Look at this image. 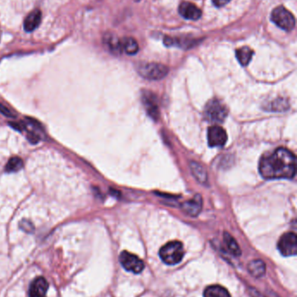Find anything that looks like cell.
<instances>
[{"mask_svg":"<svg viewBox=\"0 0 297 297\" xmlns=\"http://www.w3.org/2000/svg\"><path fill=\"white\" fill-rule=\"evenodd\" d=\"M0 113L3 114L4 116L9 117V118H14L15 117L14 113L11 109H8L7 107L4 106L3 104H0Z\"/></svg>","mask_w":297,"mask_h":297,"instance_id":"603a6c76","label":"cell"},{"mask_svg":"<svg viewBox=\"0 0 297 297\" xmlns=\"http://www.w3.org/2000/svg\"><path fill=\"white\" fill-rule=\"evenodd\" d=\"M135 1H139V0H135Z\"/></svg>","mask_w":297,"mask_h":297,"instance_id":"4316f807","label":"cell"},{"mask_svg":"<svg viewBox=\"0 0 297 297\" xmlns=\"http://www.w3.org/2000/svg\"><path fill=\"white\" fill-rule=\"evenodd\" d=\"M9 125L12 128L14 129L15 131H18V132H23L24 128H25L24 125L22 124H20V123L12 122L10 123Z\"/></svg>","mask_w":297,"mask_h":297,"instance_id":"d4e9b609","label":"cell"},{"mask_svg":"<svg viewBox=\"0 0 297 297\" xmlns=\"http://www.w3.org/2000/svg\"><path fill=\"white\" fill-rule=\"evenodd\" d=\"M228 116V108L218 99H211L206 104L204 116L207 121L219 124L224 121Z\"/></svg>","mask_w":297,"mask_h":297,"instance_id":"3957f363","label":"cell"},{"mask_svg":"<svg viewBox=\"0 0 297 297\" xmlns=\"http://www.w3.org/2000/svg\"><path fill=\"white\" fill-rule=\"evenodd\" d=\"M120 262L121 266L128 272L139 274L143 271L145 264L142 260L133 254L127 251L121 252L120 256Z\"/></svg>","mask_w":297,"mask_h":297,"instance_id":"8992f818","label":"cell"},{"mask_svg":"<svg viewBox=\"0 0 297 297\" xmlns=\"http://www.w3.org/2000/svg\"><path fill=\"white\" fill-rule=\"evenodd\" d=\"M160 257L168 265H176L183 259L185 251L180 242H169L160 250Z\"/></svg>","mask_w":297,"mask_h":297,"instance_id":"7a4b0ae2","label":"cell"},{"mask_svg":"<svg viewBox=\"0 0 297 297\" xmlns=\"http://www.w3.org/2000/svg\"><path fill=\"white\" fill-rule=\"evenodd\" d=\"M296 160L291 151L279 148L260 160L259 172L267 180L291 179L295 175Z\"/></svg>","mask_w":297,"mask_h":297,"instance_id":"6da1fadb","label":"cell"},{"mask_svg":"<svg viewBox=\"0 0 297 297\" xmlns=\"http://www.w3.org/2000/svg\"><path fill=\"white\" fill-rule=\"evenodd\" d=\"M190 168H191L192 174L194 175L197 181L201 184H206L208 182V173L203 166L196 162H192L190 163Z\"/></svg>","mask_w":297,"mask_h":297,"instance_id":"2e32d148","label":"cell"},{"mask_svg":"<svg viewBox=\"0 0 297 297\" xmlns=\"http://www.w3.org/2000/svg\"><path fill=\"white\" fill-rule=\"evenodd\" d=\"M41 13L40 11H33L32 13H30L24 22V27L26 31H34L35 29L38 27L40 22H41Z\"/></svg>","mask_w":297,"mask_h":297,"instance_id":"4fadbf2b","label":"cell"},{"mask_svg":"<svg viewBox=\"0 0 297 297\" xmlns=\"http://www.w3.org/2000/svg\"><path fill=\"white\" fill-rule=\"evenodd\" d=\"M228 141V135L224 129L218 125L211 126L208 131V142L210 147H222Z\"/></svg>","mask_w":297,"mask_h":297,"instance_id":"ba28073f","label":"cell"},{"mask_svg":"<svg viewBox=\"0 0 297 297\" xmlns=\"http://www.w3.org/2000/svg\"><path fill=\"white\" fill-rule=\"evenodd\" d=\"M254 51L250 47H242L236 50V57L241 66H246L250 64L253 56Z\"/></svg>","mask_w":297,"mask_h":297,"instance_id":"d6986e66","label":"cell"},{"mask_svg":"<svg viewBox=\"0 0 297 297\" xmlns=\"http://www.w3.org/2000/svg\"><path fill=\"white\" fill-rule=\"evenodd\" d=\"M142 103L149 116L157 120L160 116V111L157 99L155 95L152 92L144 91L142 94Z\"/></svg>","mask_w":297,"mask_h":297,"instance_id":"9c48e42d","label":"cell"},{"mask_svg":"<svg viewBox=\"0 0 297 297\" xmlns=\"http://www.w3.org/2000/svg\"><path fill=\"white\" fill-rule=\"evenodd\" d=\"M27 139L32 144H38V141L40 140V138L36 132H30L27 134Z\"/></svg>","mask_w":297,"mask_h":297,"instance_id":"cb8c5ba5","label":"cell"},{"mask_svg":"<svg viewBox=\"0 0 297 297\" xmlns=\"http://www.w3.org/2000/svg\"><path fill=\"white\" fill-rule=\"evenodd\" d=\"M224 243L226 245V248L228 250V252L234 256V257H240V247L238 245L236 241L234 240V238L228 233H225L224 234Z\"/></svg>","mask_w":297,"mask_h":297,"instance_id":"ac0fdd59","label":"cell"},{"mask_svg":"<svg viewBox=\"0 0 297 297\" xmlns=\"http://www.w3.org/2000/svg\"><path fill=\"white\" fill-rule=\"evenodd\" d=\"M20 228H22L23 230L26 231V233H32L34 230V227H33L32 222H30L26 219L20 222Z\"/></svg>","mask_w":297,"mask_h":297,"instance_id":"7402d4cb","label":"cell"},{"mask_svg":"<svg viewBox=\"0 0 297 297\" xmlns=\"http://www.w3.org/2000/svg\"><path fill=\"white\" fill-rule=\"evenodd\" d=\"M179 13L184 19L189 20H198L202 17L201 10L195 5L189 2H183L179 7Z\"/></svg>","mask_w":297,"mask_h":297,"instance_id":"7c38bea8","label":"cell"},{"mask_svg":"<svg viewBox=\"0 0 297 297\" xmlns=\"http://www.w3.org/2000/svg\"><path fill=\"white\" fill-rule=\"evenodd\" d=\"M203 294L204 297H231L229 292L221 285L209 286Z\"/></svg>","mask_w":297,"mask_h":297,"instance_id":"5bb4252c","label":"cell"},{"mask_svg":"<svg viewBox=\"0 0 297 297\" xmlns=\"http://www.w3.org/2000/svg\"><path fill=\"white\" fill-rule=\"evenodd\" d=\"M107 43H108V47L110 48V50L113 52L115 53H120L122 50H121V45H120V39H118L114 36H109L108 39H107Z\"/></svg>","mask_w":297,"mask_h":297,"instance_id":"44dd1931","label":"cell"},{"mask_svg":"<svg viewBox=\"0 0 297 297\" xmlns=\"http://www.w3.org/2000/svg\"><path fill=\"white\" fill-rule=\"evenodd\" d=\"M280 253L284 257L295 256L297 252L296 234L292 232H288L281 235L277 244Z\"/></svg>","mask_w":297,"mask_h":297,"instance_id":"52a82bcc","label":"cell"},{"mask_svg":"<svg viewBox=\"0 0 297 297\" xmlns=\"http://www.w3.org/2000/svg\"><path fill=\"white\" fill-rule=\"evenodd\" d=\"M120 45L122 51H125L128 55H134L139 50L138 43L133 38H124L123 39H120Z\"/></svg>","mask_w":297,"mask_h":297,"instance_id":"9a60e30c","label":"cell"},{"mask_svg":"<svg viewBox=\"0 0 297 297\" xmlns=\"http://www.w3.org/2000/svg\"><path fill=\"white\" fill-rule=\"evenodd\" d=\"M22 159L19 158L18 156H14V157H12V158L7 162L5 169H6V171L12 173V172L19 171V169H22Z\"/></svg>","mask_w":297,"mask_h":297,"instance_id":"ffe728a7","label":"cell"},{"mask_svg":"<svg viewBox=\"0 0 297 297\" xmlns=\"http://www.w3.org/2000/svg\"><path fill=\"white\" fill-rule=\"evenodd\" d=\"M49 284L44 277H38L32 281L29 288V297H46Z\"/></svg>","mask_w":297,"mask_h":297,"instance_id":"30bf717a","label":"cell"},{"mask_svg":"<svg viewBox=\"0 0 297 297\" xmlns=\"http://www.w3.org/2000/svg\"><path fill=\"white\" fill-rule=\"evenodd\" d=\"M137 70L139 75L148 80H160L164 78L168 73L167 66L157 63L140 64Z\"/></svg>","mask_w":297,"mask_h":297,"instance_id":"277c9868","label":"cell"},{"mask_svg":"<svg viewBox=\"0 0 297 297\" xmlns=\"http://www.w3.org/2000/svg\"><path fill=\"white\" fill-rule=\"evenodd\" d=\"M203 198L200 195H195L193 199L182 203L181 208L184 212L190 216H197L203 210Z\"/></svg>","mask_w":297,"mask_h":297,"instance_id":"8fae6325","label":"cell"},{"mask_svg":"<svg viewBox=\"0 0 297 297\" xmlns=\"http://www.w3.org/2000/svg\"><path fill=\"white\" fill-rule=\"evenodd\" d=\"M249 271H250L251 275L256 277V278L262 277L265 274V263H263V261H261V260H254L252 262H250V264H249Z\"/></svg>","mask_w":297,"mask_h":297,"instance_id":"e0dca14e","label":"cell"},{"mask_svg":"<svg viewBox=\"0 0 297 297\" xmlns=\"http://www.w3.org/2000/svg\"><path fill=\"white\" fill-rule=\"evenodd\" d=\"M229 1L230 0H213V3L215 4V7H224Z\"/></svg>","mask_w":297,"mask_h":297,"instance_id":"484cf974","label":"cell"},{"mask_svg":"<svg viewBox=\"0 0 297 297\" xmlns=\"http://www.w3.org/2000/svg\"><path fill=\"white\" fill-rule=\"evenodd\" d=\"M271 19L278 27L286 31H292L295 26L294 16L283 7H277L272 12Z\"/></svg>","mask_w":297,"mask_h":297,"instance_id":"5b68a950","label":"cell"}]
</instances>
